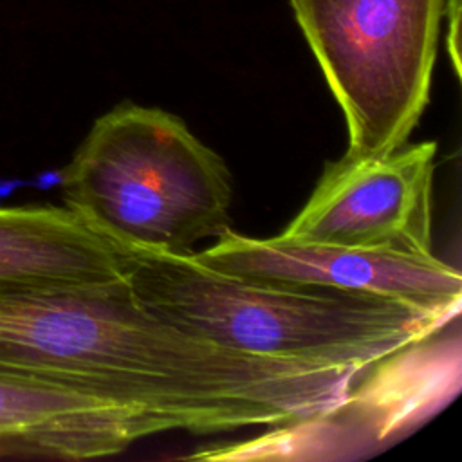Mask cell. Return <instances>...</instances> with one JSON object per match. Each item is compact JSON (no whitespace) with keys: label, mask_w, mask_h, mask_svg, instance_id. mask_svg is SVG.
I'll return each mask as SVG.
<instances>
[{"label":"cell","mask_w":462,"mask_h":462,"mask_svg":"<svg viewBox=\"0 0 462 462\" xmlns=\"http://www.w3.org/2000/svg\"><path fill=\"white\" fill-rule=\"evenodd\" d=\"M117 245L126 283L148 309L242 354L363 368L460 318L381 296L226 274L193 251Z\"/></svg>","instance_id":"1"},{"label":"cell","mask_w":462,"mask_h":462,"mask_svg":"<svg viewBox=\"0 0 462 462\" xmlns=\"http://www.w3.org/2000/svg\"><path fill=\"white\" fill-rule=\"evenodd\" d=\"M65 206L105 238L189 253L229 229L231 173L173 114L125 101L97 117L61 175Z\"/></svg>","instance_id":"2"},{"label":"cell","mask_w":462,"mask_h":462,"mask_svg":"<svg viewBox=\"0 0 462 462\" xmlns=\"http://www.w3.org/2000/svg\"><path fill=\"white\" fill-rule=\"evenodd\" d=\"M348 130L346 157L408 143L430 101L446 0H287Z\"/></svg>","instance_id":"3"},{"label":"cell","mask_w":462,"mask_h":462,"mask_svg":"<svg viewBox=\"0 0 462 462\" xmlns=\"http://www.w3.org/2000/svg\"><path fill=\"white\" fill-rule=\"evenodd\" d=\"M458 318L366 365L332 406L193 460H356L408 437L460 392Z\"/></svg>","instance_id":"4"},{"label":"cell","mask_w":462,"mask_h":462,"mask_svg":"<svg viewBox=\"0 0 462 462\" xmlns=\"http://www.w3.org/2000/svg\"><path fill=\"white\" fill-rule=\"evenodd\" d=\"M437 143L327 162L307 204L282 231L300 244L430 256Z\"/></svg>","instance_id":"5"},{"label":"cell","mask_w":462,"mask_h":462,"mask_svg":"<svg viewBox=\"0 0 462 462\" xmlns=\"http://www.w3.org/2000/svg\"><path fill=\"white\" fill-rule=\"evenodd\" d=\"M195 258L226 274L381 296L422 310L460 316L462 274L435 254L417 256L341 245L251 238L226 229Z\"/></svg>","instance_id":"6"},{"label":"cell","mask_w":462,"mask_h":462,"mask_svg":"<svg viewBox=\"0 0 462 462\" xmlns=\"http://www.w3.org/2000/svg\"><path fill=\"white\" fill-rule=\"evenodd\" d=\"M166 431L161 417L76 388L0 379V458H97Z\"/></svg>","instance_id":"7"},{"label":"cell","mask_w":462,"mask_h":462,"mask_svg":"<svg viewBox=\"0 0 462 462\" xmlns=\"http://www.w3.org/2000/svg\"><path fill=\"white\" fill-rule=\"evenodd\" d=\"M125 278L123 249L70 208H0V291L70 289Z\"/></svg>","instance_id":"8"},{"label":"cell","mask_w":462,"mask_h":462,"mask_svg":"<svg viewBox=\"0 0 462 462\" xmlns=\"http://www.w3.org/2000/svg\"><path fill=\"white\" fill-rule=\"evenodd\" d=\"M460 11H462V0H446V7H444V20L448 22L446 47H448V54L457 78H460Z\"/></svg>","instance_id":"9"}]
</instances>
